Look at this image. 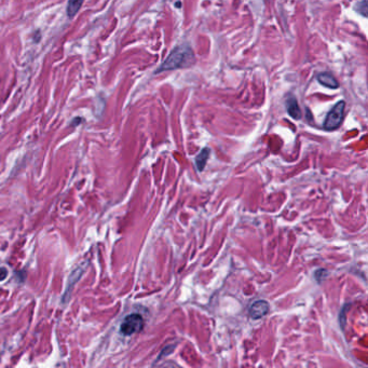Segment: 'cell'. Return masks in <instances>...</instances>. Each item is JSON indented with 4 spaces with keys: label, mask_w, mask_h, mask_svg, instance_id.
Here are the masks:
<instances>
[{
    "label": "cell",
    "mask_w": 368,
    "mask_h": 368,
    "mask_svg": "<svg viewBox=\"0 0 368 368\" xmlns=\"http://www.w3.org/2000/svg\"><path fill=\"white\" fill-rule=\"evenodd\" d=\"M269 312V305L265 300H259L253 304L250 308V315L254 320L265 316Z\"/></svg>",
    "instance_id": "obj_4"
},
{
    "label": "cell",
    "mask_w": 368,
    "mask_h": 368,
    "mask_svg": "<svg viewBox=\"0 0 368 368\" xmlns=\"http://www.w3.org/2000/svg\"><path fill=\"white\" fill-rule=\"evenodd\" d=\"M355 10L358 11L360 14L363 15L364 18H366V16H367V1H366V0H362V1H360L358 4H356Z\"/></svg>",
    "instance_id": "obj_9"
},
{
    "label": "cell",
    "mask_w": 368,
    "mask_h": 368,
    "mask_svg": "<svg viewBox=\"0 0 368 368\" xmlns=\"http://www.w3.org/2000/svg\"><path fill=\"white\" fill-rule=\"evenodd\" d=\"M195 62V56L191 49L188 46H180L170 53L168 58L160 66L159 71L173 70L176 68H183L190 66Z\"/></svg>",
    "instance_id": "obj_1"
},
{
    "label": "cell",
    "mask_w": 368,
    "mask_h": 368,
    "mask_svg": "<svg viewBox=\"0 0 368 368\" xmlns=\"http://www.w3.org/2000/svg\"><path fill=\"white\" fill-rule=\"evenodd\" d=\"M317 80L322 85L328 87V89H337V87L339 86L338 81L335 79V77L332 74H328V73L318 74Z\"/></svg>",
    "instance_id": "obj_5"
},
{
    "label": "cell",
    "mask_w": 368,
    "mask_h": 368,
    "mask_svg": "<svg viewBox=\"0 0 368 368\" xmlns=\"http://www.w3.org/2000/svg\"><path fill=\"white\" fill-rule=\"evenodd\" d=\"M208 157H210V149H208V148H204V149H202L199 155L197 156L196 164H197V168H198V170H199V171H202V170L204 169Z\"/></svg>",
    "instance_id": "obj_7"
},
{
    "label": "cell",
    "mask_w": 368,
    "mask_h": 368,
    "mask_svg": "<svg viewBox=\"0 0 368 368\" xmlns=\"http://www.w3.org/2000/svg\"><path fill=\"white\" fill-rule=\"evenodd\" d=\"M344 106L345 104L343 101L339 102L337 105H335L332 111L328 113L325 121H324V129L327 131H333L339 128L343 119Z\"/></svg>",
    "instance_id": "obj_2"
},
{
    "label": "cell",
    "mask_w": 368,
    "mask_h": 368,
    "mask_svg": "<svg viewBox=\"0 0 368 368\" xmlns=\"http://www.w3.org/2000/svg\"><path fill=\"white\" fill-rule=\"evenodd\" d=\"M144 327V320L140 314H130L126 316L120 327V331L124 336H131V335L141 332Z\"/></svg>",
    "instance_id": "obj_3"
},
{
    "label": "cell",
    "mask_w": 368,
    "mask_h": 368,
    "mask_svg": "<svg viewBox=\"0 0 368 368\" xmlns=\"http://www.w3.org/2000/svg\"><path fill=\"white\" fill-rule=\"evenodd\" d=\"M85 0H69L67 4V15L68 18H74V16L78 13L80 10L81 5L84 4Z\"/></svg>",
    "instance_id": "obj_8"
},
{
    "label": "cell",
    "mask_w": 368,
    "mask_h": 368,
    "mask_svg": "<svg viewBox=\"0 0 368 368\" xmlns=\"http://www.w3.org/2000/svg\"><path fill=\"white\" fill-rule=\"evenodd\" d=\"M286 109L288 114L294 119H299L301 113H300V108L298 106L297 100L294 96L288 97V100L286 102Z\"/></svg>",
    "instance_id": "obj_6"
},
{
    "label": "cell",
    "mask_w": 368,
    "mask_h": 368,
    "mask_svg": "<svg viewBox=\"0 0 368 368\" xmlns=\"http://www.w3.org/2000/svg\"><path fill=\"white\" fill-rule=\"evenodd\" d=\"M2 270H3V269H0V273H1ZM5 277H7V271H4V272H2V274H0V281L3 280Z\"/></svg>",
    "instance_id": "obj_10"
}]
</instances>
